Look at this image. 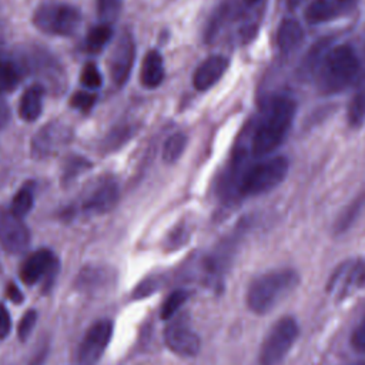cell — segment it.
Segmentation results:
<instances>
[{"instance_id":"6da1fadb","label":"cell","mask_w":365,"mask_h":365,"mask_svg":"<svg viewBox=\"0 0 365 365\" xmlns=\"http://www.w3.org/2000/svg\"><path fill=\"white\" fill-rule=\"evenodd\" d=\"M295 117V103L288 96H275L265 106L252 135L255 155L272 153L287 137Z\"/></svg>"},{"instance_id":"7a4b0ae2","label":"cell","mask_w":365,"mask_h":365,"mask_svg":"<svg viewBox=\"0 0 365 365\" xmlns=\"http://www.w3.org/2000/svg\"><path fill=\"white\" fill-rule=\"evenodd\" d=\"M317 84L324 94L339 93L349 87L359 74V58L349 44L325 51L317 67Z\"/></svg>"},{"instance_id":"3957f363","label":"cell","mask_w":365,"mask_h":365,"mask_svg":"<svg viewBox=\"0 0 365 365\" xmlns=\"http://www.w3.org/2000/svg\"><path fill=\"white\" fill-rule=\"evenodd\" d=\"M298 282L299 277L292 269H277L259 275L247 289V305L254 314H267L285 299Z\"/></svg>"},{"instance_id":"277c9868","label":"cell","mask_w":365,"mask_h":365,"mask_svg":"<svg viewBox=\"0 0 365 365\" xmlns=\"http://www.w3.org/2000/svg\"><path fill=\"white\" fill-rule=\"evenodd\" d=\"M289 163L285 157L277 155L259 161L248 168L241 178L240 191L245 197L259 195L275 188L288 174Z\"/></svg>"},{"instance_id":"5b68a950","label":"cell","mask_w":365,"mask_h":365,"mask_svg":"<svg viewBox=\"0 0 365 365\" xmlns=\"http://www.w3.org/2000/svg\"><path fill=\"white\" fill-rule=\"evenodd\" d=\"M34 26L51 36H71L81 24V13L71 4L43 3L34 11Z\"/></svg>"},{"instance_id":"8992f818","label":"cell","mask_w":365,"mask_h":365,"mask_svg":"<svg viewBox=\"0 0 365 365\" xmlns=\"http://www.w3.org/2000/svg\"><path fill=\"white\" fill-rule=\"evenodd\" d=\"M298 324L292 317H284L267 334L259 354V365H279L298 338Z\"/></svg>"},{"instance_id":"52a82bcc","label":"cell","mask_w":365,"mask_h":365,"mask_svg":"<svg viewBox=\"0 0 365 365\" xmlns=\"http://www.w3.org/2000/svg\"><path fill=\"white\" fill-rule=\"evenodd\" d=\"M135 57V43L130 33L124 31L115 41L110 58H108V71L113 83L117 87H121L127 83Z\"/></svg>"},{"instance_id":"ba28073f","label":"cell","mask_w":365,"mask_h":365,"mask_svg":"<svg viewBox=\"0 0 365 365\" xmlns=\"http://www.w3.org/2000/svg\"><path fill=\"white\" fill-rule=\"evenodd\" d=\"M113 335V322L110 319H100L94 322L87 332L78 348V361L83 365H93L104 354Z\"/></svg>"},{"instance_id":"9c48e42d","label":"cell","mask_w":365,"mask_h":365,"mask_svg":"<svg viewBox=\"0 0 365 365\" xmlns=\"http://www.w3.org/2000/svg\"><path fill=\"white\" fill-rule=\"evenodd\" d=\"M30 234L23 224V218L16 217L10 210L0 207V244L13 254L21 252L27 248Z\"/></svg>"},{"instance_id":"30bf717a","label":"cell","mask_w":365,"mask_h":365,"mask_svg":"<svg viewBox=\"0 0 365 365\" xmlns=\"http://www.w3.org/2000/svg\"><path fill=\"white\" fill-rule=\"evenodd\" d=\"M164 339L167 346L177 355L194 356L200 351V336L194 329L181 318L171 321L164 331Z\"/></svg>"},{"instance_id":"8fae6325","label":"cell","mask_w":365,"mask_h":365,"mask_svg":"<svg viewBox=\"0 0 365 365\" xmlns=\"http://www.w3.org/2000/svg\"><path fill=\"white\" fill-rule=\"evenodd\" d=\"M118 201V185L113 178L100 180L86 195L83 207L88 212H108Z\"/></svg>"},{"instance_id":"7c38bea8","label":"cell","mask_w":365,"mask_h":365,"mask_svg":"<svg viewBox=\"0 0 365 365\" xmlns=\"http://www.w3.org/2000/svg\"><path fill=\"white\" fill-rule=\"evenodd\" d=\"M359 0H312L307 7L305 17L309 23H327L349 13Z\"/></svg>"},{"instance_id":"4fadbf2b","label":"cell","mask_w":365,"mask_h":365,"mask_svg":"<svg viewBox=\"0 0 365 365\" xmlns=\"http://www.w3.org/2000/svg\"><path fill=\"white\" fill-rule=\"evenodd\" d=\"M56 267V258L48 250H37L23 262L20 268V278L24 284L31 285L40 281Z\"/></svg>"},{"instance_id":"5bb4252c","label":"cell","mask_w":365,"mask_h":365,"mask_svg":"<svg viewBox=\"0 0 365 365\" xmlns=\"http://www.w3.org/2000/svg\"><path fill=\"white\" fill-rule=\"evenodd\" d=\"M228 60L224 56H211L204 60L192 76V84L195 90L205 91L212 87L227 71Z\"/></svg>"},{"instance_id":"9a60e30c","label":"cell","mask_w":365,"mask_h":365,"mask_svg":"<svg viewBox=\"0 0 365 365\" xmlns=\"http://www.w3.org/2000/svg\"><path fill=\"white\" fill-rule=\"evenodd\" d=\"M68 140V131L58 124H48L33 138V155H50Z\"/></svg>"},{"instance_id":"2e32d148","label":"cell","mask_w":365,"mask_h":365,"mask_svg":"<svg viewBox=\"0 0 365 365\" xmlns=\"http://www.w3.org/2000/svg\"><path fill=\"white\" fill-rule=\"evenodd\" d=\"M365 281V265L362 262L348 264L345 268H341L336 275L332 278L329 284V289H335L334 292L345 297L352 289L359 288Z\"/></svg>"},{"instance_id":"e0dca14e","label":"cell","mask_w":365,"mask_h":365,"mask_svg":"<svg viewBox=\"0 0 365 365\" xmlns=\"http://www.w3.org/2000/svg\"><path fill=\"white\" fill-rule=\"evenodd\" d=\"M304 38V30L301 24L294 19H285L278 27L277 44L281 53L288 54L295 51Z\"/></svg>"},{"instance_id":"ac0fdd59","label":"cell","mask_w":365,"mask_h":365,"mask_svg":"<svg viewBox=\"0 0 365 365\" xmlns=\"http://www.w3.org/2000/svg\"><path fill=\"white\" fill-rule=\"evenodd\" d=\"M140 80H141V84L147 88H155L163 83L164 63H163V57L158 51L151 50L145 54L143 64H141Z\"/></svg>"},{"instance_id":"d6986e66","label":"cell","mask_w":365,"mask_h":365,"mask_svg":"<svg viewBox=\"0 0 365 365\" xmlns=\"http://www.w3.org/2000/svg\"><path fill=\"white\" fill-rule=\"evenodd\" d=\"M44 87L33 84L26 88L19 103V114L24 121H34L40 117L43 108Z\"/></svg>"},{"instance_id":"ffe728a7","label":"cell","mask_w":365,"mask_h":365,"mask_svg":"<svg viewBox=\"0 0 365 365\" xmlns=\"http://www.w3.org/2000/svg\"><path fill=\"white\" fill-rule=\"evenodd\" d=\"M23 76L21 64L11 56L0 53V93L13 90Z\"/></svg>"},{"instance_id":"44dd1931","label":"cell","mask_w":365,"mask_h":365,"mask_svg":"<svg viewBox=\"0 0 365 365\" xmlns=\"http://www.w3.org/2000/svg\"><path fill=\"white\" fill-rule=\"evenodd\" d=\"M187 145V135L184 133L171 134L163 145V160L168 164L175 163L184 153Z\"/></svg>"},{"instance_id":"7402d4cb","label":"cell","mask_w":365,"mask_h":365,"mask_svg":"<svg viewBox=\"0 0 365 365\" xmlns=\"http://www.w3.org/2000/svg\"><path fill=\"white\" fill-rule=\"evenodd\" d=\"M111 36H113L111 26L101 23L88 31L86 37V48L91 53H97L110 41Z\"/></svg>"},{"instance_id":"603a6c76","label":"cell","mask_w":365,"mask_h":365,"mask_svg":"<svg viewBox=\"0 0 365 365\" xmlns=\"http://www.w3.org/2000/svg\"><path fill=\"white\" fill-rule=\"evenodd\" d=\"M365 121V88L359 90L348 107V123L352 127H361Z\"/></svg>"},{"instance_id":"cb8c5ba5","label":"cell","mask_w":365,"mask_h":365,"mask_svg":"<svg viewBox=\"0 0 365 365\" xmlns=\"http://www.w3.org/2000/svg\"><path fill=\"white\" fill-rule=\"evenodd\" d=\"M187 298H188V292L184 289H177V291L171 292L161 305V311H160L161 318L171 319L180 311V308L184 305Z\"/></svg>"},{"instance_id":"d4e9b609","label":"cell","mask_w":365,"mask_h":365,"mask_svg":"<svg viewBox=\"0 0 365 365\" xmlns=\"http://www.w3.org/2000/svg\"><path fill=\"white\" fill-rule=\"evenodd\" d=\"M33 192L29 190V188H21L14 197H13V201H11V207H10V211L19 217V218H23L29 214V211L31 210L33 207Z\"/></svg>"},{"instance_id":"484cf974","label":"cell","mask_w":365,"mask_h":365,"mask_svg":"<svg viewBox=\"0 0 365 365\" xmlns=\"http://www.w3.org/2000/svg\"><path fill=\"white\" fill-rule=\"evenodd\" d=\"M123 0H97V13L101 23H113L121 10Z\"/></svg>"},{"instance_id":"4316f807","label":"cell","mask_w":365,"mask_h":365,"mask_svg":"<svg viewBox=\"0 0 365 365\" xmlns=\"http://www.w3.org/2000/svg\"><path fill=\"white\" fill-rule=\"evenodd\" d=\"M81 83L84 87H87L88 90H96L101 86L103 78L100 71L97 70V66L94 63H87L81 71V77H80Z\"/></svg>"},{"instance_id":"83f0119b","label":"cell","mask_w":365,"mask_h":365,"mask_svg":"<svg viewBox=\"0 0 365 365\" xmlns=\"http://www.w3.org/2000/svg\"><path fill=\"white\" fill-rule=\"evenodd\" d=\"M364 198L361 197V198H356L349 207H348V210L341 215V218L338 220V231H344V230H346L349 225H351V222L355 220V217L358 215V212L361 211V208H362V204H364Z\"/></svg>"},{"instance_id":"f1b7e54d","label":"cell","mask_w":365,"mask_h":365,"mask_svg":"<svg viewBox=\"0 0 365 365\" xmlns=\"http://www.w3.org/2000/svg\"><path fill=\"white\" fill-rule=\"evenodd\" d=\"M36 321H37V314H36V311H33V309L27 311V312L23 315V318L20 319L19 327H17V334H19V338H20L21 341H24V339L29 338V335L31 334V331H33V328H34V325H36Z\"/></svg>"},{"instance_id":"f546056e","label":"cell","mask_w":365,"mask_h":365,"mask_svg":"<svg viewBox=\"0 0 365 365\" xmlns=\"http://www.w3.org/2000/svg\"><path fill=\"white\" fill-rule=\"evenodd\" d=\"M96 101V96L88 91H77L71 97V106L81 111H88Z\"/></svg>"},{"instance_id":"4dcf8cb0","label":"cell","mask_w":365,"mask_h":365,"mask_svg":"<svg viewBox=\"0 0 365 365\" xmlns=\"http://www.w3.org/2000/svg\"><path fill=\"white\" fill-rule=\"evenodd\" d=\"M351 345L355 351L365 354V319H362L351 335Z\"/></svg>"},{"instance_id":"1f68e13d","label":"cell","mask_w":365,"mask_h":365,"mask_svg":"<svg viewBox=\"0 0 365 365\" xmlns=\"http://www.w3.org/2000/svg\"><path fill=\"white\" fill-rule=\"evenodd\" d=\"M11 329V319L9 311L3 304H0V338H6Z\"/></svg>"},{"instance_id":"d6a6232c","label":"cell","mask_w":365,"mask_h":365,"mask_svg":"<svg viewBox=\"0 0 365 365\" xmlns=\"http://www.w3.org/2000/svg\"><path fill=\"white\" fill-rule=\"evenodd\" d=\"M7 297L16 304H20V301L23 299V294L19 291V288L14 284L7 285Z\"/></svg>"},{"instance_id":"836d02e7","label":"cell","mask_w":365,"mask_h":365,"mask_svg":"<svg viewBox=\"0 0 365 365\" xmlns=\"http://www.w3.org/2000/svg\"><path fill=\"white\" fill-rule=\"evenodd\" d=\"M302 1H304V0H287V6H288V9H295V7H298Z\"/></svg>"},{"instance_id":"e575fe53","label":"cell","mask_w":365,"mask_h":365,"mask_svg":"<svg viewBox=\"0 0 365 365\" xmlns=\"http://www.w3.org/2000/svg\"><path fill=\"white\" fill-rule=\"evenodd\" d=\"M258 1H259V0H247L248 4H255V3H258Z\"/></svg>"}]
</instances>
